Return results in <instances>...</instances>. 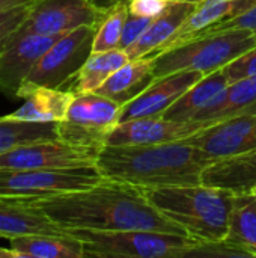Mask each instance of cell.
Masks as SVG:
<instances>
[{
  "label": "cell",
  "mask_w": 256,
  "mask_h": 258,
  "mask_svg": "<svg viewBox=\"0 0 256 258\" xmlns=\"http://www.w3.org/2000/svg\"><path fill=\"white\" fill-rule=\"evenodd\" d=\"M186 141L198 147L211 163L256 150V113L229 118L201 130Z\"/></svg>",
  "instance_id": "cell-12"
},
{
  "label": "cell",
  "mask_w": 256,
  "mask_h": 258,
  "mask_svg": "<svg viewBox=\"0 0 256 258\" xmlns=\"http://www.w3.org/2000/svg\"><path fill=\"white\" fill-rule=\"evenodd\" d=\"M33 2H38V0H0V14L11 11L14 8H18V6H23V5H27V3H33Z\"/></svg>",
  "instance_id": "cell-33"
},
{
  "label": "cell",
  "mask_w": 256,
  "mask_h": 258,
  "mask_svg": "<svg viewBox=\"0 0 256 258\" xmlns=\"http://www.w3.org/2000/svg\"><path fill=\"white\" fill-rule=\"evenodd\" d=\"M163 216L178 224L190 237L202 243L222 242L228 236L229 215L235 194L208 184L142 189Z\"/></svg>",
  "instance_id": "cell-3"
},
{
  "label": "cell",
  "mask_w": 256,
  "mask_h": 258,
  "mask_svg": "<svg viewBox=\"0 0 256 258\" xmlns=\"http://www.w3.org/2000/svg\"><path fill=\"white\" fill-rule=\"evenodd\" d=\"M250 113H256V77H246L229 83L196 119L219 124L229 118Z\"/></svg>",
  "instance_id": "cell-21"
},
{
  "label": "cell",
  "mask_w": 256,
  "mask_h": 258,
  "mask_svg": "<svg viewBox=\"0 0 256 258\" xmlns=\"http://www.w3.org/2000/svg\"><path fill=\"white\" fill-rule=\"evenodd\" d=\"M24 234L66 236L69 233L29 201L0 198V237L9 240Z\"/></svg>",
  "instance_id": "cell-16"
},
{
  "label": "cell",
  "mask_w": 256,
  "mask_h": 258,
  "mask_svg": "<svg viewBox=\"0 0 256 258\" xmlns=\"http://www.w3.org/2000/svg\"><path fill=\"white\" fill-rule=\"evenodd\" d=\"M106 178L97 166L71 169L0 171V198L17 201L44 200L100 184Z\"/></svg>",
  "instance_id": "cell-6"
},
{
  "label": "cell",
  "mask_w": 256,
  "mask_h": 258,
  "mask_svg": "<svg viewBox=\"0 0 256 258\" xmlns=\"http://www.w3.org/2000/svg\"><path fill=\"white\" fill-rule=\"evenodd\" d=\"M127 62H130V57L122 48L92 53L81 67L71 92H95L116 70L124 67Z\"/></svg>",
  "instance_id": "cell-25"
},
{
  "label": "cell",
  "mask_w": 256,
  "mask_h": 258,
  "mask_svg": "<svg viewBox=\"0 0 256 258\" xmlns=\"http://www.w3.org/2000/svg\"><path fill=\"white\" fill-rule=\"evenodd\" d=\"M170 0H130L128 2V12L137 17H157L161 14Z\"/></svg>",
  "instance_id": "cell-32"
},
{
  "label": "cell",
  "mask_w": 256,
  "mask_h": 258,
  "mask_svg": "<svg viewBox=\"0 0 256 258\" xmlns=\"http://www.w3.org/2000/svg\"><path fill=\"white\" fill-rule=\"evenodd\" d=\"M223 73L229 83L246 77H256V45L231 63H228L223 68Z\"/></svg>",
  "instance_id": "cell-29"
},
{
  "label": "cell",
  "mask_w": 256,
  "mask_h": 258,
  "mask_svg": "<svg viewBox=\"0 0 256 258\" xmlns=\"http://www.w3.org/2000/svg\"><path fill=\"white\" fill-rule=\"evenodd\" d=\"M17 97H21L24 100V104L12 113L3 115L5 119L30 122H60L68 113L69 104L74 98V92L23 83Z\"/></svg>",
  "instance_id": "cell-15"
},
{
  "label": "cell",
  "mask_w": 256,
  "mask_h": 258,
  "mask_svg": "<svg viewBox=\"0 0 256 258\" xmlns=\"http://www.w3.org/2000/svg\"><path fill=\"white\" fill-rule=\"evenodd\" d=\"M196 8L198 5L189 2H170L161 14L152 18L143 35L125 50L130 60L149 56L163 47Z\"/></svg>",
  "instance_id": "cell-18"
},
{
  "label": "cell",
  "mask_w": 256,
  "mask_h": 258,
  "mask_svg": "<svg viewBox=\"0 0 256 258\" xmlns=\"http://www.w3.org/2000/svg\"><path fill=\"white\" fill-rule=\"evenodd\" d=\"M211 121H174L163 115L143 116L119 122L106 141V145H154L184 141L204 128L214 125Z\"/></svg>",
  "instance_id": "cell-11"
},
{
  "label": "cell",
  "mask_w": 256,
  "mask_h": 258,
  "mask_svg": "<svg viewBox=\"0 0 256 258\" xmlns=\"http://www.w3.org/2000/svg\"><path fill=\"white\" fill-rule=\"evenodd\" d=\"M106 15L91 0H38L18 32L62 36L83 26L98 27Z\"/></svg>",
  "instance_id": "cell-10"
},
{
  "label": "cell",
  "mask_w": 256,
  "mask_h": 258,
  "mask_svg": "<svg viewBox=\"0 0 256 258\" xmlns=\"http://www.w3.org/2000/svg\"><path fill=\"white\" fill-rule=\"evenodd\" d=\"M29 203L63 228L146 230L189 236L178 224L151 206L142 189L107 178L89 189Z\"/></svg>",
  "instance_id": "cell-1"
},
{
  "label": "cell",
  "mask_w": 256,
  "mask_h": 258,
  "mask_svg": "<svg viewBox=\"0 0 256 258\" xmlns=\"http://www.w3.org/2000/svg\"><path fill=\"white\" fill-rule=\"evenodd\" d=\"M128 3H119L107 12L95 32L92 53L119 48L122 30L128 17Z\"/></svg>",
  "instance_id": "cell-27"
},
{
  "label": "cell",
  "mask_w": 256,
  "mask_h": 258,
  "mask_svg": "<svg viewBox=\"0 0 256 258\" xmlns=\"http://www.w3.org/2000/svg\"><path fill=\"white\" fill-rule=\"evenodd\" d=\"M97 27L83 26L57 38L41 56L24 83L71 91L81 67L92 54Z\"/></svg>",
  "instance_id": "cell-7"
},
{
  "label": "cell",
  "mask_w": 256,
  "mask_h": 258,
  "mask_svg": "<svg viewBox=\"0 0 256 258\" xmlns=\"http://www.w3.org/2000/svg\"><path fill=\"white\" fill-rule=\"evenodd\" d=\"M234 29H247V30H255L256 32V3L252 8H249L247 11L235 15L234 18L225 20L222 23H217V24L202 30L195 38L210 35V33H216V32H223V30H234Z\"/></svg>",
  "instance_id": "cell-30"
},
{
  "label": "cell",
  "mask_w": 256,
  "mask_h": 258,
  "mask_svg": "<svg viewBox=\"0 0 256 258\" xmlns=\"http://www.w3.org/2000/svg\"><path fill=\"white\" fill-rule=\"evenodd\" d=\"M97 8H100L101 11L109 12L110 9H113L115 6H118L119 3H128L130 0H91Z\"/></svg>",
  "instance_id": "cell-34"
},
{
  "label": "cell",
  "mask_w": 256,
  "mask_h": 258,
  "mask_svg": "<svg viewBox=\"0 0 256 258\" xmlns=\"http://www.w3.org/2000/svg\"><path fill=\"white\" fill-rule=\"evenodd\" d=\"M151 21H152L151 17H137V15L128 14L125 26H124V30H122L119 48L127 50L128 47H131L143 35V32L148 29Z\"/></svg>",
  "instance_id": "cell-31"
},
{
  "label": "cell",
  "mask_w": 256,
  "mask_h": 258,
  "mask_svg": "<svg viewBox=\"0 0 256 258\" xmlns=\"http://www.w3.org/2000/svg\"><path fill=\"white\" fill-rule=\"evenodd\" d=\"M57 136V122L11 121L0 116V154L14 147Z\"/></svg>",
  "instance_id": "cell-26"
},
{
  "label": "cell",
  "mask_w": 256,
  "mask_h": 258,
  "mask_svg": "<svg viewBox=\"0 0 256 258\" xmlns=\"http://www.w3.org/2000/svg\"><path fill=\"white\" fill-rule=\"evenodd\" d=\"M78 239L84 249V257L98 258H184L202 243L195 237L146 231H98L86 228H66Z\"/></svg>",
  "instance_id": "cell-4"
},
{
  "label": "cell",
  "mask_w": 256,
  "mask_h": 258,
  "mask_svg": "<svg viewBox=\"0 0 256 258\" xmlns=\"http://www.w3.org/2000/svg\"><path fill=\"white\" fill-rule=\"evenodd\" d=\"M226 240L256 257V200L252 192L235 194Z\"/></svg>",
  "instance_id": "cell-24"
},
{
  "label": "cell",
  "mask_w": 256,
  "mask_h": 258,
  "mask_svg": "<svg viewBox=\"0 0 256 258\" xmlns=\"http://www.w3.org/2000/svg\"><path fill=\"white\" fill-rule=\"evenodd\" d=\"M154 79V59L151 56H145L130 60L116 70L95 92L124 106L142 94Z\"/></svg>",
  "instance_id": "cell-20"
},
{
  "label": "cell",
  "mask_w": 256,
  "mask_h": 258,
  "mask_svg": "<svg viewBox=\"0 0 256 258\" xmlns=\"http://www.w3.org/2000/svg\"><path fill=\"white\" fill-rule=\"evenodd\" d=\"M250 192L253 194V197H255V200H256V186H255V187H253V189H252V190H250Z\"/></svg>",
  "instance_id": "cell-37"
},
{
  "label": "cell",
  "mask_w": 256,
  "mask_h": 258,
  "mask_svg": "<svg viewBox=\"0 0 256 258\" xmlns=\"http://www.w3.org/2000/svg\"><path fill=\"white\" fill-rule=\"evenodd\" d=\"M228 85L229 82L223 73V68L207 74L198 83H195L186 94H183L163 113V116L174 121H193L204 109H207L217 98L222 91H225Z\"/></svg>",
  "instance_id": "cell-22"
},
{
  "label": "cell",
  "mask_w": 256,
  "mask_h": 258,
  "mask_svg": "<svg viewBox=\"0 0 256 258\" xmlns=\"http://www.w3.org/2000/svg\"><path fill=\"white\" fill-rule=\"evenodd\" d=\"M0 258H20L18 252L14 251L12 248L6 249V248H0Z\"/></svg>",
  "instance_id": "cell-35"
},
{
  "label": "cell",
  "mask_w": 256,
  "mask_h": 258,
  "mask_svg": "<svg viewBox=\"0 0 256 258\" xmlns=\"http://www.w3.org/2000/svg\"><path fill=\"white\" fill-rule=\"evenodd\" d=\"M256 3V0H207L192 12V15L181 24V27L177 30V33L157 51H154L149 56L160 54L163 51L172 50L178 45H181L186 41L193 39L198 33L202 30L222 23L225 20L234 18L235 15L247 11Z\"/></svg>",
  "instance_id": "cell-17"
},
{
  "label": "cell",
  "mask_w": 256,
  "mask_h": 258,
  "mask_svg": "<svg viewBox=\"0 0 256 258\" xmlns=\"http://www.w3.org/2000/svg\"><path fill=\"white\" fill-rule=\"evenodd\" d=\"M205 74L198 70H181L154 82L134 100L124 104L119 115V122L131 121L143 116L163 115L183 94H186Z\"/></svg>",
  "instance_id": "cell-14"
},
{
  "label": "cell",
  "mask_w": 256,
  "mask_h": 258,
  "mask_svg": "<svg viewBox=\"0 0 256 258\" xmlns=\"http://www.w3.org/2000/svg\"><path fill=\"white\" fill-rule=\"evenodd\" d=\"M100 150L60 138L33 141L2 153L0 171L91 168L97 165Z\"/></svg>",
  "instance_id": "cell-9"
},
{
  "label": "cell",
  "mask_w": 256,
  "mask_h": 258,
  "mask_svg": "<svg viewBox=\"0 0 256 258\" xmlns=\"http://www.w3.org/2000/svg\"><path fill=\"white\" fill-rule=\"evenodd\" d=\"M9 243L20 258H84L81 242L71 234H24Z\"/></svg>",
  "instance_id": "cell-23"
},
{
  "label": "cell",
  "mask_w": 256,
  "mask_h": 258,
  "mask_svg": "<svg viewBox=\"0 0 256 258\" xmlns=\"http://www.w3.org/2000/svg\"><path fill=\"white\" fill-rule=\"evenodd\" d=\"M211 160L184 141L154 145H104L97 159L100 174L139 189H161L202 183Z\"/></svg>",
  "instance_id": "cell-2"
},
{
  "label": "cell",
  "mask_w": 256,
  "mask_h": 258,
  "mask_svg": "<svg viewBox=\"0 0 256 258\" xmlns=\"http://www.w3.org/2000/svg\"><path fill=\"white\" fill-rule=\"evenodd\" d=\"M255 45L256 32L247 29L198 36L172 50L151 56L154 59V77H163L181 70H198L207 76L225 68Z\"/></svg>",
  "instance_id": "cell-5"
},
{
  "label": "cell",
  "mask_w": 256,
  "mask_h": 258,
  "mask_svg": "<svg viewBox=\"0 0 256 258\" xmlns=\"http://www.w3.org/2000/svg\"><path fill=\"white\" fill-rule=\"evenodd\" d=\"M33 3H27V5L18 6V8H14L11 11L0 14V53L5 50L11 38L18 32L21 24L26 21Z\"/></svg>",
  "instance_id": "cell-28"
},
{
  "label": "cell",
  "mask_w": 256,
  "mask_h": 258,
  "mask_svg": "<svg viewBox=\"0 0 256 258\" xmlns=\"http://www.w3.org/2000/svg\"><path fill=\"white\" fill-rule=\"evenodd\" d=\"M170 2H189V3H195V5H201L207 0H170Z\"/></svg>",
  "instance_id": "cell-36"
},
{
  "label": "cell",
  "mask_w": 256,
  "mask_h": 258,
  "mask_svg": "<svg viewBox=\"0 0 256 258\" xmlns=\"http://www.w3.org/2000/svg\"><path fill=\"white\" fill-rule=\"evenodd\" d=\"M60 36L17 32L0 53V91L17 97L41 56Z\"/></svg>",
  "instance_id": "cell-13"
},
{
  "label": "cell",
  "mask_w": 256,
  "mask_h": 258,
  "mask_svg": "<svg viewBox=\"0 0 256 258\" xmlns=\"http://www.w3.org/2000/svg\"><path fill=\"white\" fill-rule=\"evenodd\" d=\"M122 106L98 92H78L63 121L57 122V136L63 141L103 148L119 124Z\"/></svg>",
  "instance_id": "cell-8"
},
{
  "label": "cell",
  "mask_w": 256,
  "mask_h": 258,
  "mask_svg": "<svg viewBox=\"0 0 256 258\" xmlns=\"http://www.w3.org/2000/svg\"><path fill=\"white\" fill-rule=\"evenodd\" d=\"M202 183L234 194L250 192L256 186V150L214 160L204 169Z\"/></svg>",
  "instance_id": "cell-19"
}]
</instances>
